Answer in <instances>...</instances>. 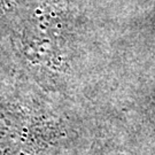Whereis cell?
Wrapping results in <instances>:
<instances>
[{"label": "cell", "instance_id": "6da1fadb", "mask_svg": "<svg viewBox=\"0 0 155 155\" xmlns=\"http://www.w3.org/2000/svg\"><path fill=\"white\" fill-rule=\"evenodd\" d=\"M28 0H0V22L16 18Z\"/></svg>", "mask_w": 155, "mask_h": 155}]
</instances>
